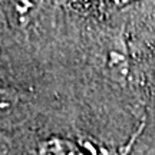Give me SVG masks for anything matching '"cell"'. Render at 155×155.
I'll list each match as a JSON object with an SVG mask.
<instances>
[{
    "label": "cell",
    "mask_w": 155,
    "mask_h": 155,
    "mask_svg": "<svg viewBox=\"0 0 155 155\" xmlns=\"http://www.w3.org/2000/svg\"><path fill=\"white\" fill-rule=\"evenodd\" d=\"M78 9H83L88 12H104L112 10L119 6H124L132 0H69Z\"/></svg>",
    "instance_id": "6da1fadb"
}]
</instances>
